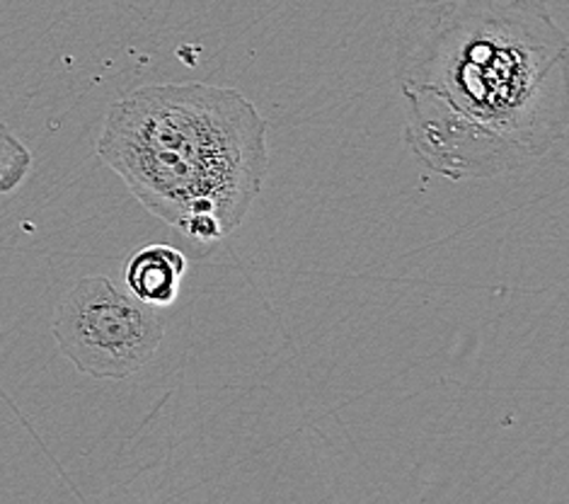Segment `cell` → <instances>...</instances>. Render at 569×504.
I'll list each match as a JSON object with an SVG mask.
<instances>
[{
  "instance_id": "cell-1",
  "label": "cell",
  "mask_w": 569,
  "mask_h": 504,
  "mask_svg": "<svg viewBox=\"0 0 569 504\" xmlns=\"http://www.w3.org/2000/svg\"><path fill=\"white\" fill-rule=\"evenodd\" d=\"M405 144L446 180H490L569 129V39L546 0H419L396 34Z\"/></svg>"
},
{
  "instance_id": "cell-5",
  "label": "cell",
  "mask_w": 569,
  "mask_h": 504,
  "mask_svg": "<svg viewBox=\"0 0 569 504\" xmlns=\"http://www.w3.org/2000/svg\"><path fill=\"white\" fill-rule=\"evenodd\" d=\"M32 156L6 125H0V195L12 192L30 172Z\"/></svg>"
},
{
  "instance_id": "cell-4",
  "label": "cell",
  "mask_w": 569,
  "mask_h": 504,
  "mask_svg": "<svg viewBox=\"0 0 569 504\" xmlns=\"http://www.w3.org/2000/svg\"><path fill=\"white\" fill-rule=\"evenodd\" d=\"M187 275V257L168 243L146 245L131 257L124 269V281L129 294L139 302L168 308L180 296V286Z\"/></svg>"
},
{
  "instance_id": "cell-2",
  "label": "cell",
  "mask_w": 569,
  "mask_h": 504,
  "mask_svg": "<svg viewBox=\"0 0 569 504\" xmlns=\"http://www.w3.org/2000/svg\"><path fill=\"white\" fill-rule=\"evenodd\" d=\"M98 156L148 211L211 248L236 234L262 192L267 121L233 88L143 86L112 102Z\"/></svg>"
},
{
  "instance_id": "cell-3",
  "label": "cell",
  "mask_w": 569,
  "mask_h": 504,
  "mask_svg": "<svg viewBox=\"0 0 569 504\" xmlns=\"http://www.w3.org/2000/svg\"><path fill=\"white\" fill-rule=\"evenodd\" d=\"M162 308L121 291L104 275L78 279L53 313L59 349L80 374L124 381L151 364L166 339Z\"/></svg>"
}]
</instances>
